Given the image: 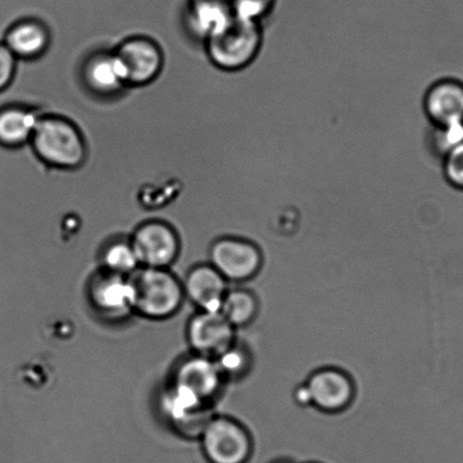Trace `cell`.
<instances>
[{
	"label": "cell",
	"instance_id": "10",
	"mask_svg": "<svg viewBox=\"0 0 463 463\" xmlns=\"http://www.w3.org/2000/svg\"><path fill=\"white\" fill-rule=\"evenodd\" d=\"M305 388L310 406L329 414H337L351 407L356 396L352 376L337 367H324L310 375Z\"/></svg>",
	"mask_w": 463,
	"mask_h": 463
},
{
	"label": "cell",
	"instance_id": "9",
	"mask_svg": "<svg viewBox=\"0 0 463 463\" xmlns=\"http://www.w3.org/2000/svg\"><path fill=\"white\" fill-rule=\"evenodd\" d=\"M115 52L125 68L129 88H143L153 83L165 66L160 45L148 36H130Z\"/></svg>",
	"mask_w": 463,
	"mask_h": 463
},
{
	"label": "cell",
	"instance_id": "22",
	"mask_svg": "<svg viewBox=\"0 0 463 463\" xmlns=\"http://www.w3.org/2000/svg\"><path fill=\"white\" fill-rule=\"evenodd\" d=\"M215 360L217 369H219L222 378L228 380H237L242 378L247 373L249 367V355L243 346L237 343L231 345L220 355H217Z\"/></svg>",
	"mask_w": 463,
	"mask_h": 463
},
{
	"label": "cell",
	"instance_id": "14",
	"mask_svg": "<svg viewBox=\"0 0 463 463\" xmlns=\"http://www.w3.org/2000/svg\"><path fill=\"white\" fill-rule=\"evenodd\" d=\"M423 112L429 125L463 124V83L453 77H439L426 89Z\"/></svg>",
	"mask_w": 463,
	"mask_h": 463
},
{
	"label": "cell",
	"instance_id": "25",
	"mask_svg": "<svg viewBox=\"0 0 463 463\" xmlns=\"http://www.w3.org/2000/svg\"><path fill=\"white\" fill-rule=\"evenodd\" d=\"M17 59L9 52L6 45L0 43V93L6 90L15 79Z\"/></svg>",
	"mask_w": 463,
	"mask_h": 463
},
{
	"label": "cell",
	"instance_id": "23",
	"mask_svg": "<svg viewBox=\"0 0 463 463\" xmlns=\"http://www.w3.org/2000/svg\"><path fill=\"white\" fill-rule=\"evenodd\" d=\"M278 0H233L236 17L240 20L260 23L275 12Z\"/></svg>",
	"mask_w": 463,
	"mask_h": 463
},
{
	"label": "cell",
	"instance_id": "5",
	"mask_svg": "<svg viewBox=\"0 0 463 463\" xmlns=\"http://www.w3.org/2000/svg\"><path fill=\"white\" fill-rule=\"evenodd\" d=\"M210 265L227 281L243 283L254 279L262 269L263 253L253 241L239 236H222L208 250Z\"/></svg>",
	"mask_w": 463,
	"mask_h": 463
},
{
	"label": "cell",
	"instance_id": "6",
	"mask_svg": "<svg viewBox=\"0 0 463 463\" xmlns=\"http://www.w3.org/2000/svg\"><path fill=\"white\" fill-rule=\"evenodd\" d=\"M159 405L174 432L184 439H199L213 417L211 405L171 383L162 392Z\"/></svg>",
	"mask_w": 463,
	"mask_h": 463
},
{
	"label": "cell",
	"instance_id": "21",
	"mask_svg": "<svg viewBox=\"0 0 463 463\" xmlns=\"http://www.w3.org/2000/svg\"><path fill=\"white\" fill-rule=\"evenodd\" d=\"M463 143V124L429 125L426 133V147L439 163L458 145Z\"/></svg>",
	"mask_w": 463,
	"mask_h": 463
},
{
	"label": "cell",
	"instance_id": "26",
	"mask_svg": "<svg viewBox=\"0 0 463 463\" xmlns=\"http://www.w3.org/2000/svg\"><path fill=\"white\" fill-rule=\"evenodd\" d=\"M275 463H292V462H289V461H276Z\"/></svg>",
	"mask_w": 463,
	"mask_h": 463
},
{
	"label": "cell",
	"instance_id": "18",
	"mask_svg": "<svg viewBox=\"0 0 463 463\" xmlns=\"http://www.w3.org/2000/svg\"><path fill=\"white\" fill-rule=\"evenodd\" d=\"M40 116L35 109L23 104L0 108V146L17 149L30 145Z\"/></svg>",
	"mask_w": 463,
	"mask_h": 463
},
{
	"label": "cell",
	"instance_id": "4",
	"mask_svg": "<svg viewBox=\"0 0 463 463\" xmlns=\"http://www.w3.org/2000/svg\"><path fill=\"white\" fill-rule=\"evenodd\" d=\"M198 439L208 463H247L251 459V433L231 417L213 416Z\"/></svg>",
	"mask_w": 463,
	"mask_h": 463
},
{
	"label": "cell",
	"instance_id": "12",
	"mask_svg": "<svg viewBox=\"0 0 463 463\" xmlns=\"http://www.w3.org/2000/svg\"><path fill=\"white\" fill-rule=\"evenodd\" d=\"M224 383L215 360L194 353L175 366L170 381L171 384L188 390L207 405L216 401Z\"/></svg>",
	"mask_w": 463,
	"mask_h": 463
},
{
	"label": "cell",
	"instance_id": "15",
	"mask_svg": "<svg viewBox=\"0 0 463 463\" xmlns=\"http://www.w3.org/2000/svg\"><path fill=\"white\" fill-rule=\"evenodd\" d=\"M185 298L198 311L220 312L222 301L228 292V281L211 266L198 265L192 268L183 281Z\"/></svg>",
	"mask_w": 463,
	"mask_h": 463
},
{
	"label": "cell",
	"instance_id": "1",
	"mask_svg": "<svg viewBox=\"0 0 463 463\" xmlns=\"http://www.w3.org/2000/svg\"><path fill=\"white\" fill-rule=\"evenodd\" d=\"M30 146L43 165L77 170L88 160V144L74 121L59 115H41Z\"/></svg>",
	"mask_w": 463,
	"mask_h": 463
},
{
	"label": "cell",
	"instance_id": "17",
	"mask_svg": "<svg viewBox=\"0 0 463 463\" xmlns=\"http://www.w3.org/2000/svg\"><path fill=\"white\" fill-rule=\"evenodd\" d=\"M3 43L17 61H35L47 53L52 34L43 22L23 18L8 27Z\"/></svg>",
	"mask_w": 463,
	"mask_h": 463
},
{
	"label": "cell",
	"instance_id": "8",
	"mask_svg": "<svg viewBox=\"0 0 463 463\" xmlns=\"http://www.w3.org/2000/svg\"><path fill=\"white\" fill-rule=\"evenodd\" d=\"M140 266L169 269L180 252V239L174 226L152 220L135 229L130 238Z\"/></svg>",
	"mask_w": 463,
	"mask_h": 463
},
{
	"label": "cell",
	"instance_id": "16",
	"mask_svg": "<svg viewBox=\"0 0 463 463\" xmlns=\"http://www.w3.org/2000/svg\"><path fill=\"white\" fill-rule=\"evenodd\" d=\"M234 17L233 0H188L184 22L190 36L204 43Z\"/></svg>",
	"mask_w": 463,
	"mask_h": 463
},
{
	"label": "cell",
	"instance_id": "24",
	"mask_svg": "<svg viewBox=\"0 0 463 463\" xmlns=\"http://www.w3.org/2000/svg\"><path fill=\"white\" fill-rule=\"evenodd\" d=\"M441 172L449 187L463 190V143L443 157Z\"/></svg>",
	"mask_w": 463,
	"mask_h": 463
},
{
	"label": "cell",
	"instance_id": "19",
	"mask_svg": "<svg viewBox=\"0 0 463 463\" xmlns=\"http://www.w3.org/2000/svg\"><path fill=\"white\" fill-rule=\"evenodd\" d=\"M260 303L249 289H228L222 301L220 313L235 329L245 328L256 319Z\"/></svg>",
	"mask_w": 463,
	"mask_h": 463
},
{
	"label": "cell",
	"instance_id": "2",
	"mask_svg": "<svg viewBox=\"0 0 463 463\" xmlns=\"http://www.w3.org/2000/svg\"><path fill=\"white\" fill-rule=\"evenodd\" d=\"M265 43V31L260 23L234 17L228 24L204 43L208 61L217 70L237 72L256 61Z\"/></svg>",
	"mask_w": 463,
	"mask_h": 463
},
{
	"label": "cell",
	"instance_id": "13",
	"mask_svg": "<svg viewBox=\"0 0 463 463\" xmlns=\"http://www.w3.org/2000/svg\"><path fill=\"white\" fill-rule=\"evenodd\" d=\"M186 335L194 354L210 358L236 343V329L220 312L198 311L189 320Z\"/></svg>",
	"mask_w": 463,
	"mask_h": 463
},
{
	"label": "cell",
	"instance_id": "20",
	"mask_svg": "<svg viewBox=\"0 0 463 463\" xmlns=\"http://www.w3.org/2000/svg\"><path fill=\"white\" fill-rule=\"evenodd\" d=\"M101 269L111 274L131 276L140 268L130 239L111 241L100 254Z\"/></svg>",
	"mask_w": 463,
	"mask_h": 463
},
{
	"label": "cell",
	"instance_id": "3",
	"mask_svg": "<svg viewBox=\"0 0 463 463\" xmlns=\"http://www.w3.org/2000/svg\"><path fill=\"white\" fill-rule=\"evenodd\" d=\"M135 288V313L150 320H166L183 306V281L169 271L140 267L130 276Z\"/></svg>",
	"mask_w": 463,
	"mask_h": 463
},
{
	"label": "cell",
	"instance_id": "7",
	"mask_svg": "<svg viewBox=\"0 0 463 463\" xmlns=\"http://www.w3.org/2000/svg\"><path fill=\"white\" fill-rule=\"evenodd\" d=\"M91 307L108 321H121L135 313V288L130 276L100 270L89 283Z\"/></svg>",
	"mask_w": 463,
	"mask_h": 463
},
{
	"label": "cell",
	"instance_id": "11",
	"mask_svg": "<svg viewBox=\"0 0 463 463\" xmlns=\"http://www.w3.org/2000/svg\"><path fill=\"white\" fill-rule=\"evenodd\" d=\"M81 76L86 90L100 99H115L130 89L115 49L91 53L82 65Z\"/></svg>",
	"mask_w": 463,
	"mask_h": 463
}]
</instances>
